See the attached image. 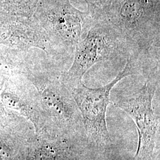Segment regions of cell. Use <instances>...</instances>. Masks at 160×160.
I'll return each mask as SVG.
<instances>
[{"label":"cell","mask_w":160,"mask_h":160,"mask_svg":"<svg viewBox=\"0 0 160 160\" xmlns=\"http://www.w3.org/2000/svg\"><path fill=\"white\" fill-rule=\"evenodd\" d=\"M103 20L119 34L128 57L160 60V0H114Z\"/></svg>","instance_id":"obj_1"},{"label":"cell","mask_w":160,"mask_h":160,"mask_svg":"<svg viewBox=\"0 0 160 160\" xmlns=\"http://www.w3.org/2000/svg\"><path fill=\"white\" fill-rule=\"evenodd\" d=\"M141 74L138 63L127 58L125 68L114 80L98 88H90L82 82L68 88L77 103L82 118L87 142L104 151L109 149L112 140L106 124V114L112 88L126 77Z\"/></svg>","instance_id":"obj_2"},{"label":"cell","mask_w":160,"mask_h":160,"mask_svg":"<svg viewBox=\"0 0 160 160\" xmlns=\"http://www.w3.org/2000/svg\"><path fill=\"white\" fill-rule=\"evenodd\" d=\"M36 17L52 51L67 57L74 55L93 20L88 12L76 8L70 0H47Z\"/></svg>","instance_id":"obj_3"},{"label":"cell","mask_w":160,"mask_h":160,"mask_svg":"<svg viewBox=\"0 0 160 160\" xmlns=\"http://www.w3.org/2000/svg\"><path fill=\"white\" fill-rule=\"evenodd\" d=\"M128 56L126 46L118 33L106 21L92 20L86 36L75 48L68 70L61 74L64 84L70 88L82 82L86 72L95 64Z\"/></svg>","instance_id":"obj_4"},{"label":"cell","mask_w":160,"mask_h":160,"mask_svg":"<svg viewBox=\"0 0 160 160\" xmlns=\"http://www.w3.org/2000/svg\"><path fill=\"white\" fill-rule=\"evenodd\" d=\"M29 75L39 90L42 102L56 120L63 140L71 144L86 140L80 110L61 74L32 71Z\"/></svg>","instance_id":"obj_5"},{"label":"cell","mask_w":160,"mask_h":160,"mask_svg":"<svg viewBox=\"0 0 160 160\" xmlns=\"http://www.w3.org/2000/svg\"><path fill=\"white\" fill-rule=\"evenodd\" d=\"M159 84L160 75H149L137 92L120 96L114 102V106L126 112L137 125L138 144L134 160H157L160 122L155 114L152 102Z\"/></svg>","instance_id":"obj_6"},{"label":"cell","mask_w":160,"mask_h":160,"mask_svg":"<svg viewBox=\"0 0 160 160\" xmlns=\"http://www.w3.org/2000/svg\"><path fill=\"white\" fill-rule=\"evenodd\" d=\"M88 11L94 20H103L106 12L114 0H84Z\"/></svg>","instance_id":"obj_7"}]
</instances>
